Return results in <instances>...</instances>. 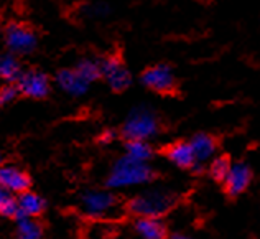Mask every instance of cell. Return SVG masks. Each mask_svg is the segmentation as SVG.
<instances>
[{"instance_id":"6da1fadb","label":"cell","mask_w":260,"mask_h":239,"mask_svg":"<svg viewBox=\"0 0 260 239\" xmlns=\"http://www.w3.org/2000/svg\"><path fill=\"white\" fill-rule=\"evenodd\" d=\"M156 178L155 168L150 162H139L128 155H122L114 162L106 178L107 188H130L137 185H147Z\"/></svg>"},{"instance_id":"7a4b0ae2","label":"cell","mask_w":260,"mask_h":239,"mask_svg":"<svg viewBox=\"0 0 260 239\" xmlns=\"http://www.w3.org/2000/svg\"><path fill=\"white\" fill-rule=\"evenodd\" d=\"M178 203V195L168 188H148L127 201V211L137 218H161Z\"/></svg>"},{"instance_id":"3957f363","label":"cell","mask_w":260,"mask_h":239,"mask_svg":"<svg viewBox=\"0 0 260 239\" xmlns=\"http://www.w3.org/2000/svg\"><path fill=\"white\" fill-rule=\"evenodd\" d=\"M160 117L150 106H135L127 114L120 127V137L124 140H152L160 134Z\"/></svg>"},{"instance_id":"277c9868","label":"cell","mask_w":260,"mask_h":239,"mask_svg":"<svg viewBox=\"0 0 260 239\" xmlns=\"http://www.w3.org/2000/svg\"><path fill=\"white\" fill-rule=\"evenodd\" d=\"M5 45L12 53L28 54L38 46L37 28L23 20H10L4 32Z\"/></svg>"},{"instance_id":"5b68a950","label":"cell","mask_w":260,"mask_h":239,"mask_svg":"<svg viewBox=\"0 0 260 239\" xmlns=\"http://www.w3.org/2000/svg\"><path fill=\"white\" fill-rule=\"evenodd\" d=\"M99 61L102 79H106L107 86L114 93H124L132 86L134 76L128 71V68L125 66L124 59H122L119 53H107L102 58H99Z\"/></svg>"},{"instance_id":"8992f818","label":"cell","mask_w":260,"mask_h":239,"mask_svg":"<svg viewBox=\"0 0 260 239\" xmlns=\"http://www.w3.org/2000/svg\"><path fill=\"white\" fill-rule=\"evenodd\" d=\"M140 84L158 94H173L176 91V74L170 65H153L140 73Z\"/></svg>"},{"instance_id":"52a82bcc","label":"cell","mask_w":260,"mask_h":239,"mask_svg":"<svg viewBox=\"0 0 260 239\" xmlns=\"http://www.w3.org/2000/svg\"><path fill=\"white\" fill-rule=\"evenodd\" d=\"M18 86V91L25 98L31 99H45L51 91V83L48 74L43 73L38 68H26L25 71L15 81Z\"/></svg>"},{"instance_id":"ba28073f","label":"cell","mask_w":260,"mask_h":239,"mask_svg":"<svg viewBox=\"0 0 260 239\" xmlns=\"http://www.w3.org/2000/svg\"><path fill=\"white\" fill-rule=\"evenodd\" d=\"M117 204L119 198L109 190H89L81 196V208L91 218H104Z\"/></svg>"},{"instance_id":"9c48e42d","label":"cell","mask_w":260,"mask_h":239,"mask_svg":"<svg viewBox=\"0 0 260 239\" xmlns=\"http://www.w3.org/2000/svg\"><path fill=\"white\" fill-rule=\"evenodd\" d=\"M189 143H191V147H193L194 159H196V165L191 168V172L200 175V173H203L204 165L209 163L216 157L217 140L214 135L206 134V132H200L189 139Z\"/></svg>"},{"instance_id":"30bf717a","label":"cell","mask_w":260,"mask_h":239,"mask_svg":"<svg viewBox=\"0 0 260 239\" xmlns=\"http://www.w3.org/2000/svg\"><path fill=\"white\" fill-rule=\"evenodd\" d=\"M250 182H252V167L247 162H236L232 163L228 176L222 182V187L225 195L236 198L249 188Z\"/></svg>"},{"instance_id":"8fae6325","label":"cell","mask_w":260,"mask_h":239,"mask_svg":"<svg viewBox=\"0 0 260 239\" xmlns=\"http://www.w3.org/2000/svg\"><path fill=\"white\" fill-rule=\"evenodd\" d=\"M163 155H165V159L176 168L191 170L196 165L194 152H193V147H191L189 140H178L173 143H168V145L163 148Z\"/></svg>"},{"instance_id":"7c38bea8","label":"cell","mask_w":260,"mask_h":239,"mask_svg":"<svg viewBox=\"0 0 260 239\" xmlns=\"http://www.w3.org/2000/svg\"><path fill=\"white\" fill-rule=\"evenodd\" d=\"M54 81H56V84L61 89L71 96H83L87 93L89 86H91L87 81L79 76L74 68H63V70H59L56 76H54Z\"/></svg>"},{"instance_id":"4fadbf2b","label":"cell","mask_w":260,"mask_h":239,"mask_svg":"<svg viewBox=\"0 0 260 239\" xmlns=\"http://www.w3.org/2000/svg\"><path fill=\"white\" fill-rule=\"evenodd\" d=\"M0 185L9 191L23 193L30 190L31 178L17 167H0Z\"/></svg>"},{"instance_id":"5bb4252c","label":"cell","mask_w":260,"mask_h":239,"mask_svg":"<svg viewBox=\"0 0 260 239\" xmlns=\"http://www.w3.org/2000/svg\"><path fill=\"white\" fill-rule=\"evenodd\" d=\"M134 228L142 239H168L167 224L161 218H137Z\"/></svg>"},{"instance_id":"9a60e30c","label":"cell","mask_w":260,"mask_h":239,"mask_svg":"<svg viewBox=\"0 0 260 239\" xmlns=\"http://www.w3.org/2000/svg\"><path fill=\"white\" fill-rule=\"evenodd\" d=\"M17 201H18L20 210L28 218H35L38 215H42L46 208V203L43 198L37 193H33V191H23V193H20Z\"/></svg>"},{"instance_id":"2e32d148","label":"cell","mask_w":260,"mask_h":239,"mask_svg":"<svg viewBox=\"0 0 260 239\" xmlns=\"http://www.w3.org/2000/svg\"><path fill=\"white\" fill-rule=\"evenodd\" d=\"M124 152L139 162H150L155 155V150L148 140H125Z\"/></svg>"},{"instance_id":"e0dca14e","label":"cell","mask_w":260,"mask_h":239,"mask_svg":"<svg viewBox=\"0 0 260 239\" xmlns=\"http://www.w3.org/2000/svg\"><path fill=\"white\" fill-rule=\"evenodd\" d=\"M74 70H76L79 76L84 81H87L89 84L102 78L99 58H87V56L81 58L76 63V66H74Z\"/></svg>"},{"instance_id":"ac0fdd59","label":"cell","mask_w":260,"mask_h":239,"mask_svg":"<svg viewBox=\"0 0 260 239\" xmlns=\"http://www.w3.org/2000/svg\"><path fill=\"white\" fill-rule=\"evenodd\" d=\"M20 74H22V66H20V61L15 58V54H12V51L0 54V79L15 83Z\"/></svg>"},{"instance_id":"d6986e66","label":"cell","mask_w":260,"mask_h":239,"mask_svg":"<svg viewBox=\"0 0 260 239\" xmlns=\"http://www.w3.org/2000/svg\"><path fill=\"white\" fill-rule=\"evenodd\" d=\"M231 167H232V162L228 155H216L214 159L209 162L208 173L214 182L222 183L225 180V176H228Z\"/></svg>"},{"instance_id":"ffe728a7","label":"cell","mask_w":260,"mask_h":239,"mask_svg":"<svg viewBox=\"0 0 260 239\" xmlns=\"http://www.w3.org/2000/svg\"><path fill=\"white\" fill-rule=\"evenodd\" d=\"M42 236L43 229L33 218H25V220L18 221L17 239H42Z\"/></svg>"},{"instance_id":"44dd1931","label":"cell","mask_w":260,"mask_h":239,"mask_svg":"<svg viewBox=\"0 0 260 239\" xmlns=\"http://www.w3.org/2000/svg\"><path fill=\"white\" fill-rule=\"evenodd\" d=\"M81 13L86 18H102L107 17L111 13V5L106 2H95V4H87L81 9Z\"/></svg>"},{"instance_id":"7402d4cb","label":"cell","mask_w":260,"mask_h":239,"mask_svg":"<svg viewBox=\"0 0 260 239\" xmlns=\"http://www.w3.org/2000/svg\"><path fill=\"white\" fill-rule=\"evenodd\" d=\"M18 94L20 91H18L17 83H9L2 86L0 87V106H5V104H9V102L15 101Z\"/></svg>"},{"instance_id":"603a6c76","label":"cell","mask_w":260,"mask_h":239,"mask_svg":"<svg viewBox=\"0 0 260 239\" xmlns=\"http://www.w3.org/2000/svg\"><path fill=\"white\" fill-rule=\"evenodd\" d=\"M18 213H20L18 201L12 196L2 204V206H0V215L5 216V218H13V220H15V218L18 216Z\"/></svg>"},{"instance_id":"cb8c5ba5","label":"cell","mask_w":260,"mask_h":239,"mask_svg":"<svg viewBox=\"0 0 260 239\" xmlns=\"http://www.w3.org/2000/svg\"><path fill=\"white\" fill-rule=\"evenodd\" d=\"M120 135L119 131H115V129H106V131H102L101 135L98 137V142L102 143V145H111L112 142H115V139H117Z\"/></svg>"},{"instance_id":"d4e9b609","label":"cell","mask_w":260,"mask_h":239,"mask_svg":"<svg viewBox=\"0 0 260 239\" xmlns=\"http://www.w3.org/2000/svg\"><path fill=\"white\" fill-rule=\"evenodd\" d=\"M10 198V195H9V190H5L2 185H0V206H2V204L9 200Z\"/></svg>"},{"instance_id":"484cf974","label":"cell","mask_w":260,"mask_h":239,"mask_svg":"<svg viewBox=\"0 0 260 239\" xmlns=\"http://www.w3.org/2000/svg\"><path fill=\"white\" fill-rule=\"evenodd\" d=\"M168 239H193V237H189L188 234H183V233H173L168 236Z\"/></svg>"},{"instance_id":"4316f807","label":"cell","mask_w":260,"mask_h":239,"mask_svg":"<svg viewBox=\"0 0 260 239\" xmlns=\"http://www.w3.org/2000/svg\"><path fill=\"white\" fill-rule=\"evenodd\" d=\"M0 25H2V15H0Z\"/></svg>"},{"instance_id":"83f0119b","label":"cell","mask_w":260,"mask_h":239,"mask_svg":"<svg viewBox=\"0 0 260 239\" xmlns=\"http://www.w3.org/2000/svg\"><path fill=\"white\" fill-rule=\"evenodd\" d=\"M0 160H2V159H0Z\"/></svg>"}]
</instances>
